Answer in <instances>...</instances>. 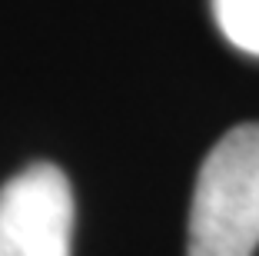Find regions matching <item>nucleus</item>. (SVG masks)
<instances>
[{"label":"nucleus","mask_w":259,"mask_h":256,"mask_svg":"<svg viewBox=\"0 0 259 256\" xmlns=\"http://www.w3.org/2000/svg\"><path fill=\"white\" fill-rule=\"evenodd\" d=\"M256 249L259 123H243L229 130L199 166L186 256H252Z\"/></svg>","instance_id":"f257e3e1"},{"label":"nucleus","mask_w":259,"mask_h":256,"mask_svg":"<svg viewBox=\"0 0 259 256\" xmlns=\"http://www.w3.org/2000/svg\"><path fill=\"white\" fill-rule=\"evenodd\" d=\"M73 190L54 163H33L0 187V256H70Z\"/></svg>","instance_id":"f03ea898"},{"label":"nucleus","mask_w":259,"mask_h":256,"mask_svg":"<svg viewBox=\"0 0 259 256\" xmlns=\"http://www.w3.org/2000/svg\"><path fill=\"white\" fill-rule=\"evenodd\" d=\"M213 14L229 44L259 57V0H213Z\"/></svg>","instance_id":"7ed1b4c3"}]
</instances>
